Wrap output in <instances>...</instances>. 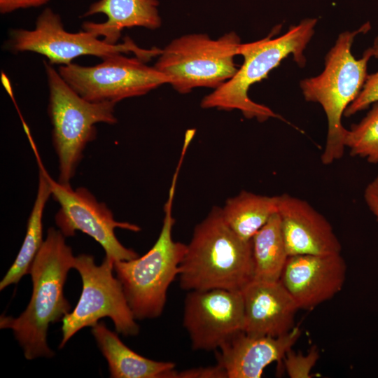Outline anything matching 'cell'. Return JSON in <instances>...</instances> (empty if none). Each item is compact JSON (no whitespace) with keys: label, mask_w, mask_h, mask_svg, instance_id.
Listing matches in <instances>:
<instances>
[{"label":"cell","mask_w":378,"mask_h":378,"mask_svg":"<svg viewBox=\"0 0 378 378\" xmlns=\"http://www.w3.org/2000/svg\"><path fill=\"white\" fill-rule=\"evenodd\" d=\"M74 258L64 234L50 227L29 270L33 288L26 309L18 317L1 315V329L13 330L27 360L55 355L48 345L47 332L50 324L70 312L63 289Z\"/></svg>","instance_id":"cell-1"},{"label":"cell","mask_w":378,"mask_h":378,"mask_svg":"<svg viewBox=\"0 0 378 378\" xmlns=\"http://www.w3.org/2000/svg\"><path fill=\"white\" fill-rule=\"evenodd\" d=\"M251 241L239 237L214 206L194 228L179 268L182 289L241 290L253 279Z\"/></svg>","instance_id":"cell-2"},{"label":"cell","mask_w":378,"mask_h":378,"mask_svg":"<svg viewBox=\"0 0 378 378\" xmlns=\"http://www.w3.org/2000/svg\"><path fill=\"white\" fill-rule=\"evenodd\" d=\"M316 22L315 18L304 19L290 26L280 36L272 38L269 36L257 41L241 43L238 55L244 57L242 65L231 78L202 99L201 107L239 110L244 117L256 118L260 122L279 118L269 107L252 101L248 95V89L267 78L290 55L300 66H304V51L314 35Z\"/></svg>","instance_id":"cell-3"},{"label":"cell","mask_w":378,"mask_h":378,"mask_svg":"<svg viewBox=\"0 0 378 378\" xmlns=\"http://www.w3.org/2000/svg\"><path fill=\"white\" fill-rule=\"evenodd\" d=\"M371 28L367 22L359 29L341 33L325 57L323 71L318 76L300 81L305 99L323 107L328 120V134L321 161L330 164L341 158L345 146L346 130L342 117L348 106L357 97L367 78L368 62L372 57L368 48L363 57L351 53L355 37Z\"/></svg>","instance_id":"cell-4"},{"label":"cell","mask_w":378,"mask_h":378,"mask_svg":"<svg viewBox=\"0 0 378 378\" xmlns=\"http://www.w3.org/2000/svg\"><path fill=\"white\" fill-rule=\"evenodd\" d=\"M178 172L173 176L164 211L161 231L152 248L143 256L114 262L113 271L136 320L160 316L167 302L170 284L178 276L187 244L175 241L172 204Z\"/></svg>","instance_id":"cell-5"},{"label":"cell","mask_w":378,"mask_h":378,"mask_svg":"<svg viewBox=\"0 0 378 378\" xmlns=\"http://www.w3.org/2000/svg\"><path fill=\"white\" fill-rule=\"evenodd\" d=\"M49 88L48 113L52 141L58 158V182L71 185L88 143L97 136L95 124L117 122L115 103L92 102L80 97L52 64L43 61Z\"/></svg>","instance_id":"cell-6"},{"label":"cell","mask_w":378,"mask_h":378,"mask_svg":"<svg viewBox=\"0 0 378 378\" xmlns=\"http://www.w3.org/2000/svg\"><path fill=\"white\" fill-rule=\"evenodd\" d=\"M241 43L234 31L216 40L204 34L184 35L161 50L154 67L180 93L199 87L216 89L237 71L234 58Z\"/></svg>","instance_id":"cell-7"},{"label":"cell","mask_w":378,"mask_h":378,"mask_svg":"<svg viewBox=\"0 0 378 378\" xmlns=\"http://www.w3.org/2000/svg\"><path fill=\"white\" fill-rule=\"evenodd\" d=\"M114 260L105 255L97 265L92 255L75 257L74 269L81 277L83 289L75 308L62 318V339L59 348L85 327H92L104 317H109L118 333L136 336L139 327L126 300L122 286L113 275Z\"/></svg>","instance_id":"cell-8"},{"label":"cell","mask_w":378,"mask_h":378,"mask_svg":"<svg viewBox=\"0 0 378 378\" xmlns=\"http://www.w3.org/2000/svg\"><path fill=\"white\" fill-rule=\"evenodd\" d=\"M10 49L15 52H33L44 55L53 64L68 65L81 55H94L102 59L118 53L133 52L147 62L160 54L157 48L143 49L129 37L122 43L109 44L85 31L71 33L64 29L59 15L46 8L37 18L32 30L13 29L10 32Z\"/></svg>","instance_id":"cell-9"},{"label":"cell","mask_w":378,"mask_h":378,"mask_svg":"<svg viewBox=\"0 0 378 378\" xmlns=\"http://www.w3.org/2000/svg\"><path fill=\"white\" fill-rule=\"evenodd\" d=\"M92 66L71 63L62 65L58 72L80 97L92 102L117 103L122 99L144 95L169 79L155 67L136 57L122 53L102 59Z\"/></svg>","instance_id":"cell-10"},{"label":"cell","mask_w":378,"mask_h":378,"mask_svg":"<svg viewBox=\"0 0 378 378\" xmlns=\"http://www.w3.org/2000/svg\"><path fill=\"white\" fill-rule=\"evenodd\" d=\"M51 197L59 204L55 215L57 226L65 237L80 231L93 238L104 248L106 255L116 260H129L139 257L134 250L125 247L115 236V229L139 232L133 223L115 220L112 211L104 202H99L85 188L73 189L51 178L46 172Z\"/></svg>","instance_id":"cell-11"},{"label":"cell","mask_w":378,"mask_h":378,"mask_svg":"<svg viewBox=\"0 0 378 378\" xmlns=\"http://www.w3.org/2000/svg\"><path fill=\"white\" fill-rule=\"evenodd\" d=\"M244 324L241 290L211 289L188 291L183 325L194 350H217Z\"/></svg>","instance_id":"cell-12"},{"label":"cell","mask_w":378,"mask_h":378,"mask_svg":"<svg viewBox=\"0 0 378 378\" xmlns=\"http://www.w3.org/2000/svg\"><path fill=\"white\" fill-rule=\"evenodd\" d=\"M346 272L341 253L295 255L288 256L279 280L298 308L309 309L338 293Z\"/></svg>","instance_id":"cell-13"},{"label":"cell","mask_w":378,"mask_h":378,"mask_svg":"<svg viewBox=\"0 0 378 378\" xmlns=\"http://www.w3.org/2000/svg\"><path fill=\"white\" fill-rule=\"evenodd\" d=\"M278 214L288 255L341 253L342 246L326 218L308 202L278 195Z\"/></svg>","instance_id":"cell-14"},{"label":"cell","mask_w":378,"mask_h":378,"mask_svg":"<svg viewBox=\"0 0 378 378\" xmlns=\"http://www.w3.org/2000/svg\"><path fill=\"white\" fill-rule=\"evenodd\" d=\"M300 335L295 326L278 337L240 332L217 349V364L227 378H260L267 366L284 358Z\"/></svg>","instance_id":"cell-15"},{"label":"cell","mask_w":378,"mask_h":378,"mask_svg":"<svg viewBox=\"0 0 378 378\" xmlns=\"http://www.w3.org/2000/svg\"><path fill=\"white\" fill-rule=\"evenodd\" d=\"M241 292L244 309L243 332L278 337L295 327L299 308L280 280H252Z\"/></svg>","instance_id":"cell-16"},{"label":"cell","mask_w":378,"mask_h":378,"mask_svg":"<svg viewBox=\"0 0 378 378\" xmlns=\"http://www.w3.org/2000/svg\"><path fill=\"white\" fill-rule=\"evenodd\" d=\"M158 4V0H99L90 5L83 17L104 13L107 20L102 23L85 22L82 28L97 37L103 36L107 43L116 44L124 28L160 27Z\"/></svg>","instance_id":"cell-17"},{"label":"cell","mask_w":378,"mask_h":378,"mask_svg":"<svg viewBox=\"0 0 378 378\" xmlns=\"http://www.w3.org/2000/svg\"><path fill=\"white\" fill-rule=\"evenodd\" d=\"M92 334L107 360L111 378H173L176 365L144 357L126 346L103 321L92 326Z\"/></svg>","instance_id":"cell-18"},{"label":"cell","mask_w":378,"mask_h":378,"mask_svg":"<svg viewBox=\"0 0 378 378\" xmlns=\"http://www.w3.org/2000/svg\"><path fill=\"white\" fill-rule=\"evenodd\" d=\"M38 166V186L36 197L30 213L26 234L20 251L0 282V290L17 284L22 277L29 274L31 265L40 250L43 239V215L46 204L51 197L50 184L46 177V169L38 156L35 145L32 146Z\"/></svg>","instance_id":"cell-19"},{"label":"cell","mask_w":378,"mask_h":378,"mask_svg":"<svg viewBox=\"0 0 378 378\" xmlns=\"http://www.w3.org/2000/svg\"><path fill=\"white\" fill-rule=\"evenodd\" d=\"M278 196H266L245 190L228 199L220 208L227 225L241 239L254 234L278 211Z\"/></svg>","instance_id":"cell-20"},{"label":"cell","mask_w":378,"mask_h":378,"mask_svg":"<svg viewBox=\"0 0 378 378\" xmlns=\"http://www.w3.org/2000/svg\"><path fill=\"white\" fill-rule=\"evenodd\" d=\"M251 244L254 263L253 280L279 281L289 255L278 213L254 234Z\"/></svg>","instance_id":"cell-21"},{"label":"cell","mask_w":378,"mask_h":378,"mask_svg":"<svg viewBox=\"0 0 378 378\" xmlns=\"http://www.w3.org/2000/svg\"><path fill=\"white\" fill-rule=\"evenodd\" d=\"M345 146L351 155L378 163V102L372 104V108L359 123L347 130Z\"/></svg>","instance_id":"cell-22"},{"label":"cell","mask_w":378,"mask_h":378,"mask_svg":"<svg viewBox=\"0 0 378 378\" xmlns=\"http://www.w3.org/2000/svg\"><path fill=\"white\" fill-rule=\"evenodd\" d=\"M368 49L372 57L378 59V36ZM377 102H378V71L374 74L368 75L362 90L355 100L348 106L344 115L347 117L351 116L366 109L370 105Z\"/></svg>","instance_id":"cell-23"},{"label":"cell","mask_w":378,"mask_h":378,"mask_svg":"<svg viewBox=\"0 0 378 378\" xmlns=\"http://www.w3.org/2000/svg\"><path fill=\"white\" fill-rule=\"evenodd\" d=\"M319 358L316 347H312L307 354L289 350L283 360L287 374L291 378H309L311 371Z\"/></svg>","instance_id":"cell-24"},{"label":"cell","mask_w":378,"mask_h":378,"mask_svg":"<svg viewBox=\"0 0 378 378\" xmlns=\"http://www.w3.org/2000/svg\"><path fill=\"white\" fill-rule=\"evenodd\" d=\"M174 378H227V375L225 370L216 364L214 366L175 370Z\"/></svg>","instance_id":"cell-25"},{"label":"cell","mask_w":378,"mask_h":378,"mask_svg":"<svg viewBox=\"0 0 378 378\" xmlns=\"http://www.w3.org/2000/svg\"><path fill=\"white\" fill-rule=\"evenodd\" d=\"M49 0H0V12L2 14L10 13L20 8L38 7L46 4Z\"/></svg>","instance_id":"cell-26"},{"label":"cell","mask_w":378,"mask_h":378,"mask_svg":"<svg viewBox=\"0 0 378 378\" xmlns=\"http://www.w3.org/2000/svg\"><path fill=\"white\" fill-rule=\"evenodd\" d=\"M364 198L378 221V176L367 186L364 192Z\"/></svg>","instance_id":"cell-27"}]
</instances>
